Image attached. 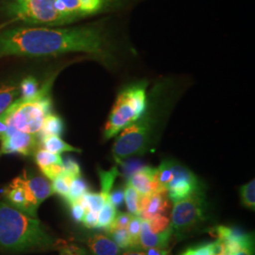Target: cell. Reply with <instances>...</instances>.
<instances>
[{"label":"cell","mask_w":255,"mask_h":255,"mask_svg":"<svg viewBox=\"0 0 255 255\" xmlns=\"http://www.w3.org/2000/svg\"><path fill=\"white\" fill-rule=\"evenodd\" d=\"M67 52L102 55L108 42L100 27H16L0 34V57L54 56Z\"/></svg>","instance_id":"obj_1"},{"label":"cell","mask_w":255,"mask_h":255,"mask_svg":"<svg viewBox=\"0 0 255 255\" xmlns=\"http://www.w3.org/2000/svg\"><path fill=\"white\" fill-rule=\"evenodd\" d=\"M57 243L38 219L0 201V249L13 253L47 251Z\"/></svg>","instance_id":"obj_2"},{"label":"cell","mask_w":255,"mask_h":255,"mask_svg":"<svg viewBox=\"0 0 255 255\" xmlns=\"http://www.w3.org/2000/svg\"><path fill=\"white\" fill-rule=\"evenodd\" d=\"M48 89L49 85L46 84L33 99L14 101L1 115L7 125H12L19 131L38 134L46 116L51 113V100Z\"/></svg>","instance_id":"obj_3"},{"label":"cell","mask_w":255,"mask_h":255,"mask_svg":"<svg viewBox=\"0 0 255 255\" xmlns=\"http://www.w3.org/2000/svg\"><path fill=\"white\" fill-rule=\"evenodd\" d=\"M146 107V87L134 85L119 94L104 128V139L109 140L128 125L141 119Z\"/></svg>","instance_id":"obj_4"},{"label":"cell","mask_w":255,"mask_h":255,"mask_svg":"<svg viewBox=\"0 0 255 255\" xmlns=\"http://www.w3.org/2000/svg\"><path fill=\"white\" fill-rule=\"evenodd\" d=\"M207 219L205 194L199 187L185 199L174 203L170 220L173 234L178 240H182L198 231Z\"/></svg>","instance_id":"obj_5"},{"label":"cell","mask_w":255,"mask_h":255,"mask_svg":"<svg viewBox=\"0 0 255 255\" xmlns=\"http://www.w3.org/2000/svg\"><path fill=\"white\" fill-rule=\"evenodd\" d=\"M11 12L29 24L63 25L70 23L59 10L57 0H14Z\"/></svg>","instance_id":"obj_6"},{"label":"cell","mask_w":255,"mask_h":255,"mask_svg":"<svg viewBox=\"0 0 255 255\" xmlns=\"http://www.w3.org/2000/svg\"><path fill=\"white\" fill-rule=\"evenodd\" d=\"M150 126L145 120H138L124 128L113 146V155L117 162L134 155L143 154L150 140Z\"/></svg>","instance_id":"obj_7"},{"label":"cell","mask_w":255,"mask_h":255,"mask_svg":"<svg viewBox=\"0 0 255 255\" xmlns=\"http://www.w3.org/2000/svg\"><path fill=\"white\" fill-rule=\"evenodd\" d=\"M172 179L166 186L167 197L173 203L182 201L200 186L196 175L182 164L172 162Z\"/></svg>","instance_id":"obj_8"},{"label":"cell","mask_w":255,"mask_h":255,"mask_svg":"<svg viewBox=\"0 0 255 255\" xmlns=\"http://www.w3.org/2000/svg\"><path fill=\"white\" fill-rule=\"evenodd\" d=\"M7 202L31 218H36L39 204L27 187L23 177L15 178L3 191Z\"/></svg>","instance_id":"obj_9"},{"label":"cell","mask_w":255,"mask_h":255,"mask_svg":"<svg viewBox=\"0 0 255 255\" xmlns=\"http://www.w3.org/2000/svg\"><path fill=\"white\" fill-rule=\"evenodd\" d=\"M59 10L70 22L101 11L110 0H57Z\"/></svg>","instance_id":"obj_10"},{"label":"cell","mask_w":255,"mask_h":255,"mask_svg":"<svg viewBox=\"0 0 255 255\" xmlns=\"http://www.w3.org/2000/svg\"><path fill=\"white\" fill-rule=\"evenodd\" d=\"M1 141V154H18L28 156L35 152L38 145L37 134L16 130L14 133L3 138Z\"/></svg>","instance_id":"obj_11"},{"label":"cell","mask_w":255,"mask_h":255,"mask_svg":"<svg viewBox=\"0 0 255 255\" xmlns=\"http://www.w3.org/2000/svg\"><path fill=\"white\" fill-rule=\"evenodd\" d=\"M128 182L140 195H151L156 192L166 191L157 179V168L142 166L129 176Z\"/></svg>","instance_id":"obj_12"},{"label":"cell","mask_w":255,"mask_h":255,"mask_svg":"<svg viewBox=\"0 0 255 255\" xmlns=\"http://www.w3.org/2000/svg\"><path fill=\"white\" fill-rule=\"evenodd\" d=\"M173 234L172 228L168 229L162 234L152 233L148 227V221L142 220L141 231H140V245L142 250H146L149 248H159V249H166L170 241V237Z\"/></svg>","instance_id":"obj_13"},{"label":"cell","mask_w":255,"mask_h":255,"mask_svg":"<svg viewBox=\"0 0 255 255\" xmlns=\"http://www.w3.org/2000/svg\"><path fill=\"white\" fill-rule=\"evenodd\" d=\"M209 234L212 237H216L217 239H220L224 242L237 241L247 247H255L254 234L245 233L240 229L219 225L210 229Z\"/></svg>","instance_id":"obj_14"},{"label":"cell","mask_w":255,"mask_h":255,"mask_svg":"<svg viewBox=\"0 0 255 255\" xmlns=\"http://www.w3.org/2000/svg\"><path fill=\"white\" fill-rule=\"evenodd\" d=\"M92 255H121V249L107 235L93 233L86 238Z\"/></svg>","instance_id":"obj_15"},{"label":"cell","mask_w":255,"mask_h":255,"mask_svg":"<svg viewBox=\"0 0 255 255\" xmlns=\"http://www.w3.org/2000/svg\"><path fill=\"white\" fill-rule=\"evenodd\" d=\"M170 202L167 192H156L150 195L149 201L146 209L140 214V218L144 220H149L157 215H164L170 208Z\"/></svg>","instance_id":"obj_16"},{"label":"cell","mask_w":255,"mask_h":255,"mask_svg":"<svg viewBox=\"0 0 255 255\" xmlns=\"http://www.w3.org/2000/svg\"><path fill=\"white\" fill-rule=\"evenodd\" d=\"M22 177L24 178V181L26 182L27 187L34 196L39 205H41L43 201L49 198L51 195H53L51 189V183L48 182V180L45 177L36 175L27 176L26 173Z\"/></svg>","instance_id":"obj_17"},{"label":"cell","mask_w":255,"mask_h":255,"mask_svg":"<svg viewBox=\"0 0 255 255\" xmlns=\"http://www.w3.org/2000/svg\"><path fill=\"white\" fill-rule=\"evenodd\" d=\"M64 125L62 119L54 114L50 113L46 117L44 120L43 126L41 130L39 131L38 135L39 139L42 140L43 138L47 136H61L64 132Z\"/></svg>","instance_id":"obj_18"},{"label":"cell","mask_w":255,"mask_h":255,"mask_svg":"<svg viewBox=\"0 0 255 255\" xmlns=\"http://www.w3.org/2000/svg\"><path fill=\"white\" fill-rule=\"evenodd\" d=\"M43 147L56 154H61L63 152H82L80 148L71 146L65 143L60 136H47L41 140Z\"/></svg>","instance_id":"obj_19"},{"label":"cell","mask_w":255,"mask_h":255,"mask_svg":"<svg viewBox=\"0 0 255 255\" xmlns=\"http://www.w3.org/2000/svg\"><path fill=\"white\" fill-rule=\"evenodd\" d=\"M19 95V86L16 84L0 85V116L4 114L14 102Z\"/></svg>","instance_id":"obj_20"},{"label":"cell","mask_w":255,"mask_h":255,"mask_svg":"<svg viewBox=\"0 0 255 255\" xmlns=\"http://www.w3.org/2000/svg\"><path fill=\"white\" fill-rule=\"evenodd\" d=\"M118 212L119 211L110 201H106L98 216V227L97 228L103 229L105 232H107L111 228L112 224L114 223L115 219L118 215Z\"/></svg>","instance_id":"obj_21"},{"label":"cell","mask_w":255,"mask_h":255,"mask_svg":"<svg viewBox=\"0 0 255 255\" xmlns=\"http://www.w3.org/2000/svg\"><path fill=\"white\" fill-rule=\"evenodd\" d=\"M99 176L101 179V194L108 201V196L112 191L116 179L119 176V171L117 166L112 167L110 170L99 169Z\"/></svg>","instance_id":"obj_22"},{"label":"cell","mask_w":255,"mask_h":255,"mask_svg":"<svg viewBox=\"0 0 255 255\" xmlns=\"http://www.w3.org/2000/svg\"><path fill=\"white\" fill-rule=\"evenodd\" d=\"M34 158L40 170L53 164H63V158L61 154L52 153L45 148L36 149Z\"/></svg>","instance_id":"obj_23"},{"label":"cell","mask_w":255,"mask_h":255,"mask_svg":"<svg viewBox=\"0 0 255 255\" xmlns=\"http://www.w3.org/2000/svg\"><path fill=\"white\" fill-rule=\"evenodd\" d=\"M79 201L82 203L84 209L99 213L107 200L101 193L87 192L82 196Z\"/></svg>","instance_id":"obj_24"},{"label":"cell","mask_w":255,"mask_h":255,"mask_svg":"<svg viewBox=\"0 0 255 255\" xmlns=\"http://www.w3.org/2000/svg\"><path fill=\"white\" fill-rule=\"evenodd\" d=\"M87 192H89V186L87 182L82 179V176L76 177L72 179L68 196L64 201L68 204L74 201H79Z\"/></svg>","instance_id":"obj_25"},{"label":"cell","mask_w":255,"mask_h":255,"mask_svg":"<svg viewBox=\"0 0 255 255\" xmlns=\"http://www.w3.org/2000/svg\"><path fill=\"white\" fill-rule=\"evenodd\" d=\"M39 83L33 77H27L19 86L20 98L19 101H28L36 97L39 93Z\"/></svg>","instance_id":"obj_26"},{"label":"cell","mask_w":255,"mask_h":255,"mask_svg":"<svg viewBox=\"0 0 255 255\" xmlns=\"http://www.w3.org/2000/svg\"><path fill=\"white\" fill-rule=\"evenodd\" d=\"M107 235L111 237L114 242L124 251H133L131 239L128 236L127 229H115L112 230Z\"/></svg>","instance_id":"obj_27"},{"label":"cell","mask_w":255,"mask_h":255,"mask_svg":"<svg viewBox=\"0 0 255 255\" xmlns=\"http://www.w3.org/2000/svg\"><path fill=\"white\" fill-rule=\"evenodd\" d=\"M72 179L74 178L64 173L55 178L54 180H52V183H51L52 193L61 196L65 200L68 196Z\"/></svg>","instance_id":"obj_28"},{"label":"cell","mask_w":255,"mask_h":255,"mask_svg":"<svg viewBox=\"0 0 255 255\" xmlns=\"http://www.w3.org/2000/svg\"><path fill=\"white\" fill-rule=\"evenodd\" d=\"M139 198H140V194L128 182H127L124 188V199H125L128 213L133 216H138Z\"/></svg>","instance_id":"obj_29"},{"label":"cell","mask_w":255,"mask_h":255,"mask_svg":"<svg viewBox=\"0 0 255 255\" xmlns=\"http://www.w3.org/2000/svg\"><path fill=\"white\" fill-rule=\"evenodd\" d=\"M255 181L253 180L248 182L245 185L240 187V199L242 204L249 208L255 211Z\"/></svg>","instance_id":"obj_30"},{"label":"cell","mask_w":255,"mask_h":255,"mask_svg":"<svg viewBox=\"0 0 255 255\" xmlns=\"http://www.w3.org/2000/svg\"><path fill=\"white\" fill-rule=\"evenodd\" d=\"M149 230L155 234H162L171 227V221L165 215H157L147 220Z\"/></svg>","instance_id":"obj_31"},{"label":"cell","mask_w":255,"mask_h":255,"mask_svg":"<svg viewBox=\"0 0 255 255\" xmlns=\"http://www.w3.org/2000/svg\"><path fill=\"white\" fill-rule=\"evenodd\" d=\"M63 164H64V174H66L72 178L81 176V167L73 158L66 157L63 160Z\"/></svg>","instance_id":"obj_32"},{"label":"cell","mask_w":255,"mask_h":255,"mask_svg":"<svg viewBox=\"0 0 255 255\" xmlns=\"http://www.w3.org/2000/svg\"><path fill=\"white\" fill-rule=\"evenodd\" d=\"M133 215L129 214V213H123V212H118V215L115 219L114 223L112 224L111 228L106 232L109 233L112 230H115V229H127L128 225L130 221V219L132 218Z\"/></svg>","instance_id":"obj_33"},{"label":"cell","mask_w":255,"mask_h":255,"mask_svg":"<svg viewBox=\"0 0 255 255\" xmlns=\"http://www.w3.org/2000/svg\"><path fill=\"white\" fill-rule=\"evenodd\" d=\"M179 255H211L210 243L187 248Z\"/></svg>","instance_id":"obj_34"},{"label":"cell","mask_w":255,"mask_h":255,"mask_svg":"<svg viewBox=\"0 0 255 255\" xmlns=\"http://www.w3.org/2000/svg\"><path fill=\"white\" fill-rule=\"evenodd\" d=\"M124 201V188L119 187L113 191L110 192L108 201H110L116 208H119Z\"/></svg>","instance_id":"obj_35"},{"label":"cell","mask_w":255,"mask_h":255,"mask_svg":"<svg viewBox=\"0 0 255 255\" xmlns=\"http://www.w3.org/2000/svg\"><path fill=\"white\" fill-rule=\"evenodd\" d=\"M70 206V210H71V215L77 222H82V219L84 218L85 212L86 210L83 208L82 203L79 201H74L68 204Z\"/></svg>","instance_id":"obj_36"},{"label":"cell","mask_w":255,"mask_h":255,"mask_svg":"<svg viewBox=\"0 0 255 255\" xmlns=\"http://www.w3.org/2000/svg\"><path fill=\"white\" fill-rule=\"evenodd\" d=\"M98 216L99 213L86 210L84 218L82 219L83 225L88 229H94L98 227Z\"/></svg>","instance_id":"obj_37"},{"label":"cell","mask_w":255,"mask_h":255,"mask_svg":"<svg viewBox=\"0 0 255 255\" xmlns=\"http://www.w3.org/2000/svg\"><path fill=\"white\" fill-rule=\"evenodd\" d=\"M210 253L211 255H228L225 242L217 239L215 242L210 243Z\"/></svg>","instance_id":"obj_38"},{"label":"cell","mask_w":255,"mask_h":255,"mask_svg":"<svg viewBox=\"0 0 255 255\" xmlns=\"http://www.w3.org/2000/svg\"><path fill=\"white\" fill-rule=\"evenodd\" d=\"M61 255H88L87 252L77 246H64L61 248Z\"/></svg>","instance_id":"obj_39"},{"label":"cell","mask_w":255,"mask_h":255,"mask_svg":"<svg viewBox=\"0 0 255 255\" xmlns=\"http://www.w3.org/2000/svg\"><path fill=\"white\" fill-rule=\"evenodd\" d=\"M146 255H169V252L166 249L149 248L146 249Z\"/></svg>","instance_id":"obj_40"},{"label":"cell","mask_w":255,"mask_h":255,"mask_svg":"<svg viewBox=\"0 0 255 255\" xmlns=\"http://www.w3.org/2000/svg\"><path fill=\"white\" fill-rule=\"evenodd\" d=\"M9 126L7 125L5 119H3L2 116H0V140L5 136Z\"/></svg>","instance_id":"obj_41"},{"label":"cell","mask_w":255,"mask_h":255,"mask_svg":"<svg viewBox=\"0 0 255 255\" xmlns=\"http://www.w3.org/2000/svg\"><path fill=\"white\" fill-rule=\"evenodd\" d=\"M232 255H255V247L242 249L239 252H237L236 254Z\"/></svg>","instance_id":"obj_42"},{"label":"cell","mask_w":255,"mask_h":255,"mask_svg":"<svg viewBox=\"0 0 255 255\" xmlns=\"http://www.w3.org/2000/svg\"><path fill=\"white\" fill-rule=\"evenodd\" d=\"M121 255H146V253L140 252V251H126L124 254Z\"/></svg>","instance_id":"obj_43"},{"label":"cell","mask_w":255,"mask_h":255,"mask_svg":"<svg viewBox=\"0 0 255 255\" xmlns=\"http://www.w3.org/2000/svg\"><path fill=\"white\" fill-rule=\"evenodd\" d=\"M5 25H7V23H6V24H3V25H1V26H0V28H1L2 27H4Z\"/></svg>","instance_id":"obj_44"}]
</instances>
